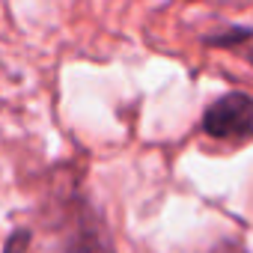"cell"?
Returning <instances> with one entry per match:
<instances>
[{"mask_svg":"<svg viewBox=\"0 0 253 253\" xmlns=\"http://www.w3.org/2000/svg\"><path fill=\"white\" fill-rule=\"evenodd\" d=\"M203 131L223 143L253 140V98L247 92H223L206 107Z\"/></svg>","mask_w":253,"mask_h":253,"instance_id":"1","label":"cell"},{"mask_svg":"<svg viewBox=\"0 0 253 253\" xmlns=\"http://www.w3.org/2000/svg\"><path fill=\"white\" fill-rule=\"evenodd\" d=\"M209 45H217V48H241L244 60L253 66V33L250 30H229V33H217V36H209L206 39Z\"/></svg>","mask_w":253,"mask_h":253,"instance_id":"2","label":"cell"},{"mask_svg":"<svg viewBox=\"0 0 253 253\" xmlns=\"http://www.w3.org/2000/svg\"><path fill=\"white\" fill-rule=\"evenodd\" d=\"M27 247H30V229H15L9 235L3 253H27Z\"/></svg>","mask_w":253,"mask_h":253,"instance_id":"3","label":"cell"},{"mask_svg":"<svg viewBox=\"0 0 253 253\" xmlns=\"http://www.w3.org/2000/svg\"><path fill=\"white\" fill-rule=\"evenodd\" d=\"M209 253H250L241 241H235V238H223V241H217Z\"/></svg>","mask_w":253,"mask_h":253,"instance_id":"4","label":"cell"}]
</instances>
